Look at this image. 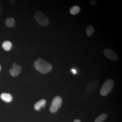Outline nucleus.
<instances>
[{
    "mask_svg": "<svg viewBox=\"0 0 122 122\" xmlns=\"http://www.w3.org/2000/svg\"><path fill=\"white\" fill-rule=\"evenodd\" d=\"M97 1L96 0H91L89 1V3L91 5H94L96 4Z\"/></svg>",
    "mask_w": 122,
    "mask_h": 122,
    "instance_id": "obj_15",
    "label": "nucleus"
},
{
    "mask_svg": "<svg viewBox=\"0 0 122 122\" xmlns=\"http://www.w3.org/2000/svg\"><path fill=\"white\" fill-rule=\"evenodd\" d=\"M15 22V20L13 18L9 17L5 20V24L8 27L11 28L14 25Z\"/></svg>",
    "mask_w": 122,
    "mask_h": 122,
    "instance_id": "obj_13",
    "label": "nucleus"
},
{
    "mask_svg": "<svg viewBox=\"0 0 122 122\" xmlns=\"http://www.w3.org/2000/svg\"><path fill=\"white\" fill-rule=\"evenodd\" d=\"M2 100L7 102H10L12 100V97L10 94L3 93L0 95Z\"/></svg>",
    "mask_w": 122,
    "mask_h": 122,
    "instance_id": "obj_8",
    "label": "nucleus"
},
{
    "mask_svg": "<svg viewBox=\"0 0 122 122\" xmlns=\"http://www.w3.org/2000/svg\"><path fill=\"white\" fill-rule=\"evenodd\" d=\"M16 63H13L12 65V66L13 67H14V66H16Z\"/></svg>",
    "mask_w": 122,
    "mask_h": 122,
    "instance_id": "obj_19",
    "label": "nucleus"
},
{
    "mask_svg": "<svg viewBox=\"0 0 122 122\" xmlns=\"http://www.w3.org/2000/svg\"><path fill=\"white\" fill-rule=\"evenodd\" d=\"M34 17L37 22L42 26H47L49 24V18L41 11H38L36 12Z\"/></svg>",
    "mask_w": 122,
    "mask_h": 122,
    "instance_id": "obj_2",
    "label": "nucleus"
},
{
    "mask_svg": "<svg viewBox=\"0 0 122 122\" xmlns=\"http://www.w3.org/2000/svg\"><path fill=\"white\" fill-rule=\"evenodd\" d=\"M46 102L45 99H41L36 103L34 106V108L35 110H38L42 107L44 106L45 105Z\"/></svg>",
    "mask_w": 122,
    "mask_h": 122,
    "instance_id": "obj_11",
    "label": "nucleus"
},
{
    "mask_svg": "<svg viewBox=\"0 0 122 122\" xmlns=\"http://www.w3.org/2000/svg\"><path fill=\"white\" fill-rule=\"evenodd\" d=\"M114 85V81L112 79H108L102 85L100 91V93L102 95L105 96L108 94L111 91Z\"/></svg>",
    "mask_w": 122,
    "mask_h": 122,
    "instance_id": "obj_3",
    "label": "nucleus"
},
{
    "mask_svg": "<svg viewBox=\"0 0 122 122\" xmlns=\"http://www.w3.org/2000/svg\"><path fill=\"white\" fill-rule=\"evenodd\" d=\"M2 6H1V4L0 3V15L1 14V12H2Z\"/></svg>",
    "mask_w": 122,
    "mask_h": 122,
    "instance_id": "obj_17",
    "label": "nucleus"
},
{
    "mask_svg": "<svg viewBox=\"0 0 122 122\" xmlns=\"http://www.w3.org/2000/svg\"><path fill=\"white\" fill-rule=\"evenodd\" d=\"M94 29L92 25H89L86 29V35L89 37L91 36L92 34L94 32Z\"/></svg>",
    "mask_w": 122,
    "mask_h": 122,
    "instance_id": "obj_14",
    "label": "nucleus"
},
{
    "mask_svg": "<svg viewBox=\"0 0 122 122\" xmlns=\"http://www.w3.org/2000/svg\"><path fill=\"white\" fill-rule=\"evenodd\" d=\"M21 69L22 68L20 66L16 65L10 69L9 72L10 74L12 76L15 77L20 74Z\"/></svg>",
    "mask_w": 122,
    "mask_h": 122,
    "instance_id": "obj_7",
    "label": "nucleus"
},
{
    "mask_svg": "<svg viewBox=\"0 0 122 122\" xmlns=\"http://www.w3.org/2000/svg\"><path fill=\"white\" fill-rule=\"evenodd\" d=\"M107 117V115L105 113H103L95 119L94 122H103L106 120Z\"/></svg>",
    "mask_w": 122,
    "mask_h": 122,
    "instance_id": "obj_12",
    "label": "nucleus"
},
{
    "mask_svg": "<svg viewBox=\"0 0 122 122\" xmlns=\"http://www.w3.org/2000/svg\"><path fill=\"white\" fill-rule=\"evenodd\" d=\"M12 47V44L8 41H5L2 43V47L5 50L9 51L11 50Z\"/></svg>",
    "mask_w": 122,
    "mask_h": 122,
    "instance_id": "obj_10",
    "label": "nucleus"
},
{
    "mask_svg": "<svg viewBox=\"0 0 122 122\" xmlns=\"http://www.w3.org/2000/svg\"><path fill=\"white\" fill-rule=\"evenodd\" d=\"M1 70V66L0 65V71Z\"/></svg>",
    "mask_w": 122,
    "mask_h": 122,
    "instance_id": "obj_21",
    "label": "nucleus"
},
{
    "mask_svg": "<svg viewBox=\"0 0 122 122\" xmlns=\"http://www.w3.org/2000/svg\"><path fill=\"white\" fill-rule=\"evenodd\" d=\"M73 122H81V121L78 119H76Z\"/></svg>",
    "mask_w": 122,
    "mask_h": 122,
    "instance_id": "obj_18",
    "label": "nucleus"
},
{
    "mask_svg": "<svg viewBox=\"0 0 122 122\" xmlns=\"http://www.w3.org/2000/svg\"><path fill=\"white\" fill-rule=\"evenodd\" d=\"M99 82L97 80H94L90 82L86 88V91L87 93L93 92L98 87Z\"/></svg>",
    "mask_w": 122,
    "mask_h": 122,
    "instance_id": "obj_6",
    "label": "nucleus"
},
{
    "mask_svg": "<svg viewBox=\"0 0 122 122\" xmlns=\"http://www.w3.org/2000/svg\"><path fill=\"white\" fill-rule=\"evenodd\" d=\"M103 53L105 56L112 61H116L118 59V55L110 49H105L103 51Z\"/></svg>",
    "mask_w": 122,
    "mask_h": 122,
    "instance_id": "obj_5",
    "label": "nucleus"
},
{
    "mask_svg": "<svg viewBox=\"0 0 122 122\" xmlns=\"http://www.w3.org/2000/svg\"><path fill=\"white\" fill-rule=\"evenodd\" d=\"M35 69L42 74H46L50 72L52 66L50 63L41 58H39L34 62Z\"/></svg>",
    "mask_w": 122,
    "mask_h": 122,
    "instance_id": "obj_1",
    "label": "nucleus"
},
{
    "mask_svg": "<svg viewBox=\"0 0 122 122\" xmlns=\"http://www.w3.org/2000/svg\"><path fill=\"white\" fill-rule=\"evenodd\" d=\"M10 2H11V4H14V2H15V1L14 0H11L10 1Z\"/></svg>",
    "mask_w": 122,
    "mask_h": 122,
    "instance_id": "obj_20",
    "label": "nucleus"
},
{
    "mask_svg": "<svg viewBox=\"0 0 122 122\" xmlns=\"http://www.w3.org/2000/svg\"><path fill=\"white\" fill-rule=\"evenodd\" d=\"M81 11V9L77 5L72 6L70 10V13L72 15H76L78 14Z\"/></svg>",
    "mask_w": 122,
    "mask_h": 122,
    "instance_id": "obj_9",
    "label": "nucleus"
},
{
    "mask_svg": "<svg viewBox=\"0 0 122 122\" xmlns=\"http://www.w3.org/2000/svg\"><path fill=\"white\" fill-rule=\"evenodd\" d=\"M71 71L73 74H76L77 73V71H76V70L74 69H71Z\"/></svg>",
    "mask_w": 122,
    "mask_h": 122,
    "instance_id": "obj_16",
    "label": "nucleus"
},
{
    "mask_svg": "<svg viewBox=\"0 0 122 122\" xmlns=\"http://www.w3.org/2000/svg\"><path fill=\"white\" fill-rule=\"evenodd\" d=\"M62 99L61 97L57 96L53 99L51 104L50 110L51 112L54 113L56 112L61 106Z\"/></svg>",
    "mask_w": 122,
    "mask_h": 122,
    "instance_id": "obj_4",
    "label": "nucleus"
}]
</instances>
